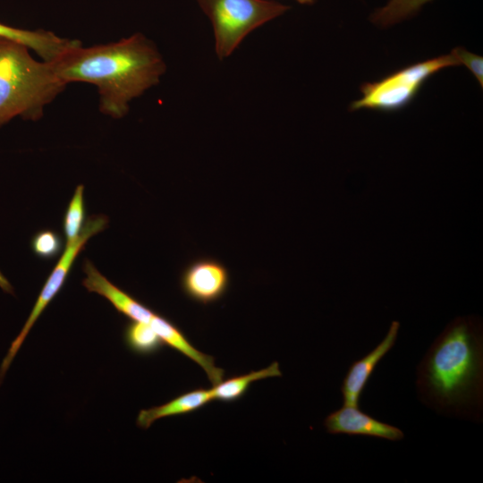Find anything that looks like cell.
Segmentation results:
<instances>
[{"label":"cell","instance_id":"cell-1","mask_svg":"<svg viewBox=\"0 0 483 483\" xmlns=\"http://www.w3.org/2000/svg\"><path fill=\"white\" fill-rule=\"evenodd\" d=\"M49 63L66 85H95L100 112L114 119L126 115L130 102L157 85L166 70L155 44L141 33L89 47L79 43Z\"/></svg>","mask_w":483,"mask_h":483},{"label":"cell","instance_id":"cell-2","mask_svg":"<svg viewBox=\"0 0 483 483\" xmlns=\"http://www.w3.org/2000/svg\"><path fill=\"white\" fill-rule=\"evenodd\" d=\"M482 388L481 319L471 315L455 318L417 367L418 396L439 413L479 421Z\"/></svg>","mask_w":483,"mask_h":483},{"label":"cell","instance_id":"cell-3","mask_svg":"<svg viewBox=\"0 0 483 483\" xmlns=\"http://www.w3.org/2000/svg\"><path fill=\"white\" fill-rule=\"evenodd\" d=\"M29 47L0 37V126L15 116L41 119L44 108L66 87L49 62L36 61Z\"/></svg>","mask_w":483,"mask_h":483},{"label":"cell","instance_id":"cell-4","mask_svg":"<svg viewBox=\"0 0 483 483\" xmlns=\"http://www.w3.org/2000/svg\"><path fill=\"white\" fill-rule=\"evenodd\" d=\"M212 23L215 49L220 60L228 57L255 29L290 9L270 0H197Z\"/></svg>","mask_w":483,"mask_h":483},{"label":"cell","instance_id":"cell-5","mask_svg":"<svg viewBox=\"0 0 483 483\" xmlns=\"http://www.w3.org/2000/svg\"><path fill=\"white\" fill-rule=\"evenodd\" d=\"M461 65L451 52L397 70L374 82L360 86L361 97L351 103L350 110L373 109L396 112L405 108L416 97L426 81L439 71Z\"/></svg>","mask_w":483,"mask_h":483},{"label":"cell","instance_id":"cell-6","mask_svg":"<svg viewBox=\"0 0 483 483\" xmlns=\"http://www.w3.org/2000/svg\"><path fill=\"white\" fill-rule=\"evenodd\" d=\"M108 222V217L105 215L90 216L86 219L85 225L80 235L72 242H66L64 253L44 284V286L27 321L25 322L20 334L12 343L0 366V383L3 381L7 369H9L15 355L22 345L35 322L40 317L50 301L63 288L72 264L80 252L83 250L86 243L92 236L97 234L106 228Z\"/></svg>","mask_w":483,"mask_h":483},{"label":"cell","instance_id":"cell-7","mask_svg":"<svg viewBox=\"0 0 483 483\" xmlns=\"http://www.w3.org/2000/svg\"><path fill=\"white\" fill-rule=\"evenodd\" d=\"M183 293L200 304L220 300L230 285V273L219 260L199 258L188 264L180 276Z\"/></svg>","mask_w":483,"mask_h":483},{"label":"cell","instance_id":"cell-8","mask_svg":"<svg viewBox=\"0 0 483 483\" xmlns=\"http://www.w3.org/2000/svg\"><path fill=\"white\" fill-rule=\"evenodd\" d=\"M324 426L330 434L365 436L391 441L401 440L404 436L402 429L363 412L359 406L344 404L326 417Z\"/></svg>","mask_w":483,"mask_h":483},{"label":"cell","instance_id":"cell-9","mask_svg":"<svg viewBox=\"0 0 483 483\" xmlns=\"http://www.w3.org/2000/svg\"><path fill=\"white\" fill-rule=\"evenodd\" d=\"M399 328L400 323L393 321L384 339L368 354L351 364L341 386L343 404L359 406L363 390L377 365L394 347Z\"/></svg>","mask_w":483,"mask_h":483},{"label":"cell","instance_id":"cell-10","mask_svg":"<svg viewBox=\"0 0 483 483\" xmlns=\"http://www.w3.org/2000/svg\"><path fill=\"white\" fill-rule=\"evenodd\" d=\"M83 272L85 278L82 284L89 292L106 298L117 311L130 320L149 323L156 312L111 283L89 259L84 262Z\"/></svg>","mask_w":483,"mask_h":483},{"label":"cell","instance_id":"cell-11","mask_svg":"<svg viewBox=\"0 0 483 483\" xmlns=\"http://www.w3.org/2000/svg\"><path fill=\"white\" fill-rule=\"evenodd\" d=\"M148 324L159 335L165 345L170 346L199 365L206 372L212 386H216L223 380L225 371L216 366L214 358L197 350L174 323L155 313Z\"/></svg>","mask_w":483,"mask_h":483},{"label":"cell","instance_id":"cell-12","mask_svg":"<svg viewBox=\"0 0 483 483\" xmlns=\"http://www.w3.org/2000/svg\"><path fill=\"white\" fill-rule=\"evenodd\" d=\"M0 37L13 39L32 49L45 62H52L80 41L63 38L47 30H28L0 22Z\"/></svg>","mask_w":483,"mask_h":483},{"label":"cell","instance_id":"cell-13","mask_svg":"<svg viewBox=\"0 0 483 483\" xmlns=\"http://www.w3.org/2000/svg\"><path fill=\"white\" fill-rule=\"evenodd\" d=\"M212 401L210 389L192 390L162 405L141 410L137 417L136 424L142 429H148L159 419L192 412Z\"/></svg>","mask_w":483,"mask_h":483},{"label":"cell","instance_id":"cell-14","mask_svg":"<svg viewBox=\"0 0 483 483\" xmlns=\"http://www.w3.org/2000/svg\"><path fill=\"white\" fill-rule=\"evenodd\" d=\"M279 363L273 362L268 367L257 371H251L238 377H230L221 381L210 389L213 401L232 402L242 398L248 391L250 386L264 378L281 377Z\"/></svg>","mask_w":483,"mask_h":483},{"label":"cell","instance_id":"cell-15","mask_svg":"<svg viewBox=\"0 0 483 483\" xmlns=\"http://www.w3.org/2000/svg\"><path fill=\"white\" fill-rule=\"evenodd\" d=\"M127 347L139 355H152L160 351L165 343L148 323L131 320L123 330Z\"/></svg>","mask_w":483,"mask_h":483},{"label":"cell","instance_id":"cell-16","mask_svg":"<svg viewBox=\"0 0 483 483\" xmlns=\"http://www.w3.org/2000/svg\"><path fill=\"white\" fill-rule=\"evenodd\" d=\"M432 0H389L370 16L373 24L387 28L417 14L422 6Z\"/></svg>","mask_w":483,"mask_h":483},{"label":"cell","instance_id":"cell-17","mask_svg":"<svg viewBox=\"0 0 483 483\" xmlns=\"http://www.w3.org/2000/svg\"><path fill=\"white\" fill-rule=\"evenodd\" d=\"M86 219L84 186L80 184L76 187L64 216L63 228L66 242H72L80 235Z\"/></svg>","mask_w":483,"mask_h":483},{"label":"cell","instance_id":"cell-18","mask_svg":"<svg viewBox=\"0 0 483 483\" xmlns=\"http://www.w3.org/2000/svg\"><path fill=\"white\" fill-rule=\"evenodd\" d=\"M30 247L38 258L49 260L61 254L64 248V242L57 232L45 229L37 232L33 235Z\"/></svg>","mask_w":483,"mask_h":483},{"label":"cell","instance_id":"cell-19","mask_svg":"<svg viewBox=\"0 0 483 483\" xmlns=\"http://www.w3.org/2000/svg\"><path fill=\"white\" fill-rule=\"evenodd\" d=\"M459 60L461 65L464 64L475 76L481 88L483 87V58L476 54L470 53L462 47H458L452 51Z\"/></svg>","mask_w":483,"mask_h":483},{"label":"cell","instance_id":"cell-20","mask_svg":"<svg viewBox=\"0 0 483 483\" xmlns=\"http://www.w3.org/2000/svg\"><path fill=\"white\" fill-rule=\"evenodd\" d=\"M0 287L6 292L13 293V287L7 279L0 272Z\"/></svg>","mask_w":483,"mask_h":483},{"label":"cell","instance_id":"cell-21","mask_svg":"<svg viewBox=\"0 0 483 483\" xmlns=\"http://www.w3.org/2000/svg\"><path fill=\"white\" fill-rule=\"evenodd\" d=\"M301 4H313L317 0H296Z\"/></svg>","mask_w":483,"mask_h":483}]
</instances>
